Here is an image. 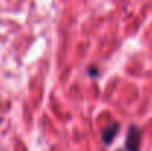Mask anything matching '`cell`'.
<instances>
[{"instance_id": "cell-1", "label": "cell", "mask_w": 152, "mask_h": 151, "mask_svg": "<svg viewBox=\"0 0 152 151\" xmlns=\"http://www.w3.org/2000/svg\"><path fill=\"white\" fill-rule=\"evenodd\" d=\"M139 148H140V130L136 126H130L126 139V150L139 151Z\"/></svg>"}, {"instance_id": "cell-2", "label": "cell", "mask_w": 152, "mask_h": 151, "mask_svg": "<svg viewBox=\"0 0 152 151\" xmlns=\"http://www.w3.org/2000/svg\"><path fill=\"white\" fill-rule=\"evenodd\" d=\"M118 129H120V123H112V124L106 126V127H105V130L102 132V141H103L106 145H108V144H111V142H112V139H114V136L117 135Z\"/></svg>"}, {"instance_id": "cell-3", "label": "cell", "mask_w": 152, "mask_h": 151, "mask_svg": "<svg viewBox=\"0 0 152 151\" xmlns=\"http://www.w3.org/2000/svg\"><path fill=\"white\" fill-rule=\"evenodd\" d=\"M89 74H92V76H98V73H96V67L89 68Z\"/></svg>"}, {"instance_id": "cell-4", "label": "cell", "mask_w": 152, "mask_h": 151, "mask_svg": "<svg viewBox=\"0 0 152 151\" xmlns=\"http://www.w3.org/2000/svg\"><path fill=\"white\" fill-rule=\"evenodd\" d=\"M117 151H123V150H117Z\"/></svg>"}]
</instances>
